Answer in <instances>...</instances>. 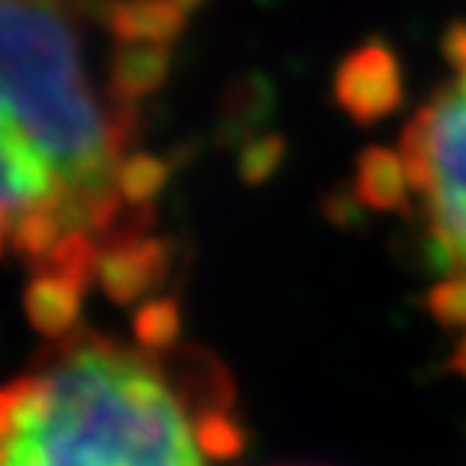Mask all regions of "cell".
<instances>
[{
	"label": "cell",
	"instance_id": "cell-13",
	"mask_svg": "<svg viewBox=\"0 0 466 466\" xmlns=\"http://www.w3.org/2000/svg\"><path fill=\"white\" fill-rule=\"evenodd\" d=\"M285 159V137L279 133H262L253 137L240 149V162H237V172L247 185H262L266 178L276 175V168Z\"/></svg>",
	"mask_w": 466,
	"mask_h": 466
},
{
	"label": "cell",
	"instance_id": "cell-4",
	"mask_svg": "<svg viewBox=\"0 0 466 466\" xmlns=\"http://www.w3.org/2000/svg\"><path fill=\"white\" fill-rule=\"evenodd\" d=\"M4 224H14L36 208H58L66 214V195L49 162L14 130L4 124Z\"/></svg>",
	"mask_w": 466,
	"mask_h": 466
},
{
	"label": "cell",
	"instance_id": "cell-1",
	"mask_svg": "<svg viewBox=\"0 0 466 466\" xmlns=\"http://www.w3.org/2000/svg\"><path fill=\"white\" fill-rule=\"evenodd\" d=\"M237 447L224 405L153 350L97 334L52 340L0 408V466H214Z\"/></svg>",
	"mask_w": 466,
	"mask_h": 466
},
{
	"label": "cell",
	"instance_id": "cell-11",
	"mask_svg": "<svg viewBox=\"0 0 466 466\" xmlns=\"http://www.w3.org/2000/svg\"><path fill=\"white\" fill-rule=\"evenodd\" d=\"M172 166L162 156L133 153L116 166V191L127 204H153V198L166 188Z\"/></svg>",
	"mask_w": 466,
	"mask_h": 466
},
{
	"label": "cell",
	"instance_id": "cell-5",
	"mask_svg": "<svg viewBox=\"0 0 466 466\" xmlns=\"http://www.w3.org/2000/svg\"><path fill=\"white\" fill-rule=\"evenodd\" d=\"M168 266H172V243L143 237V240L104 247L97 259V282L116 305H133L146 291L162 285Z\"/></svg>",
	"mask_w": 466,
	"mask_h": 466
},
{
	"label": "cell",
	"instance_id": "cell-9",
	"mask_svg": "<svg viewBox=\"0 0 466 466\" xmlns=\"http://www.w3.org/2000/svg\"><path fill=\"white\" fill-rule=\"evenodd\" d=\"M81 295L85 285L72 282L56 272H36L33 282L23 291V308H26L29 324L49 340H58L75 330L81 318Z\"/></svg>",
	"mask_w": 466,
	"mask_h": 466
},
{
	"label": "cell",
	"instance_id": "cell-15",
	"mask_svg": "<svg viewBox=\"0 0 466 466\" xmlns=\"http://www.w3.org/2000/svg\"><path fill=\"white\" fill-rule=\"evenodd\" d=\"M444 58L451 62L453 72H466V23H453L441 39Z\"/></svg>",
	"mask_w": 466,
	"mask_h": 466
},
{
	"label": "cell",
	"instance_id": "cell-6",
	"mask_svg": "<svg viewBox=\"0 0 466 466\" xmlns=\"http://www.w3.org/2000/svg\"><path fill=\"white\" fill-rule=\"evenodd\" d=\"M78 7L104 23L116 43L172 46L185 29V10L172 0H78Z\"/></svg>",
	"mask_w": 466,
	"mask_h": 466
},
{
	"label": "cell",
	"instance_id": "cell-10",
	"mask_svg": "<svg viewBox=\"0 0 466 466\" xmlns=\"http://www.w3.org/2000/svg\"><path fill=\"white\" fill-rule=\"evenodd\" d=\"M68 230H72V227H68L66 214L58 211V208H36V211L16 218L14 224H4L7 247L14 249L20 259L29 262V269H33Z\"/></svg>",
	"mask_w": 466,
	"mask_h": 466
},
{
	"label": "cell",
	"instance_id": "cell-2",
	"mask_svg": "<svg viewBox=\"0 0 466 466\" xmlns=\"http://www.w3.org/2000/svg\"><path fill=\"white\" fill-rule=\"evenodd\" d=\"M0 110L56 172L68 227L107 230L124 211L116 166L137 137V104L101 110L66 0H4Z\"/></svg>",
	"mask_w": 466,
	"mask_h": 466
},
{
	"label": "cell",
	"instance_id": "cell-12",
	"mask_svg": "<svg viewBox=\"0 0 466 466\" xmlns=\"http://www.w3.org/2000/svg\"><path fill=\"white\" fill-rule=\"evenodd\" d=\"M133 330H137L139 347L162 353L175 343L178 330H182V311L175 299H153L146 301L133 318Z\"/></svg>",
	"mask_w": 466,
	"mask_h": 466
},
{
	"label": "cell",
	"instance_id": "cell-3",
	"mask_svg": "<svg viewBox=\"0 0 466 466\" xmlns=\"http://www.w3.org/2000/svg\"><path fill=\"white\" fill-rule=\"evenodd\" d=\"M334 97L357 124H379L405 101V81L392 46L370 39L340 62L334 75Z\"/></svg>",
	"mask_w": 466,
	"mask_h": 466
},
{
	"label": "cell",
	"instance_id": "cell-7",
	"mask_svg": "<svg viewBox=\"0 0 466 466\" xmlns=\"http://www.w3.org/2000/svg\"><path fill=\"white\" fill-rule=\"evenodd\" d=\"M172 68V49L162 43H116L107 66V95L114 104H139L156 95Z\"/></svg>",
	"mask_w": 466,
	"mask_h": 466
},
{
	"label": "cell",
	"instance_id": "cell-16",
	"mask_svg": "<svg viewBox=\"0 0 466 466\" xmlns=\"http://www.w3.org/2000/svg\"><path fill=\"white\" fill-rule=\"evenodd\" d=\"M451 366H453L457 372H463V376H466V334H463V340L457 343V350H453Z\"/></svg>",
	"mask_w": 466,
	"mask_h": 466
},
{
	"label": "cell",
	"instance_id": "cell-8",
	"mask_svg": "<svg viewBox=\"0 0 466 466\" xmlns=\"http://www.w3.org/2000/svg\"><path fill=\"white\" fill-rule=\"evenodd\" d=\"M353 195L360 198L370 211H401L411 208V178L401 153L370 146L357 159V178H353Z\"/></svg>",
	"mask_w": 466,
	"mask_h": 466
},
{
	"label": "cell",
	"instance_id": "cell-14",
	"mask_svg": "<svg viewBox=\"0 0 466 466\" xmlns=\"http://www.w3.org/2000/svg\"><path fill=\"white\" fill-rule=\"evenodd\" d=\"M428 311L444 328H466V276H447L428 291Z\"/></svg>",
	"mask_w": 466,
	"mask_h": 466
}]
</instances>
